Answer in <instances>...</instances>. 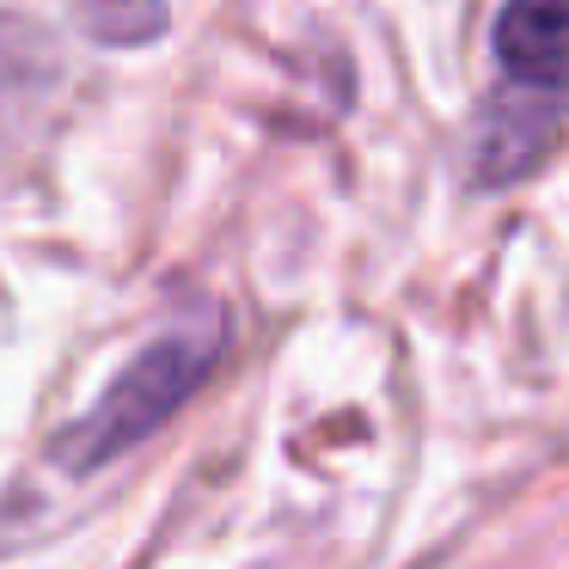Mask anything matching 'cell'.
<instances>
[{
	"label": "cell",
	"mask_w": 569,
	"mask_h": 569,
	"mask_svg": "<svg viewBox=\"0 0 569 569\" xmlns=\"http://www.w3.org/2000/svg\"><path fill=\"white\" fill-rule=\"evenodd\" d=\"M563 99L569 92H545V87H520L502 80L490 92L478 117V136H471V166H478V184H515L520 172L545 160V148L563 129Z\"/></svg>",
	"instance_id": "cell-2"
},
{
	"label": "cell",
	"mask_w": 569,
	"mask_h": 569,
	"mask_svg": "<svg viewBox=\"0 0 569 569\" xmlns=\"http://www.w3.org/2000/svg\"><path fill=\"white\" fill-rule=\"evenodd\" d=\"M62 87V43L26 13H0V166L31 141Z\"/></svg>",
	"instance_id": "cell-3"
},
{
	"label": "cell",
	"mask_w": 569,
	"mask_h": 569,
	"mask_svg": "<svg viewBox=\"0 0 569 569\" xmlns=\"http://www.w3.org/2000/svg\"><path fill=\"white\" fill-rule=\"evenodd\" d=\"M496 62L520 87L569 92V0H508L496 19Z\"/></svg>",
	"instance_id": "cell-4"
},
{
	"label": "cell",
	"mask_w": 569,
	"mask_h": 569,
	"mask_svg": "<svg viewBox=\"0 0 569 569\" xmlns=\"http://www.w3.org/2000/svg\"><path fill=\"white\" fill-rule=\"evenodd\" d=\"M80 26L99 43H141L166 26V0H80Z\"/></svg>",
	"instance_id": "cell-5"
},
{
	"label": "cell",
	"mask_w": 569,
	"mask_h": 569,
	"mask_svg": "<svg viewBox=\"0 0 569 569\" xmlns=\"http://www.w3.org/2000/svg\"><path fill=\"white\" fill-rule=\"evenodd\" d=\"M221 349H227V319L214 307L190 312V319H172L68 429H56L50 459L62 471H99L117 453L141 447L166 417H178L197 398V386L214 373Z\"/></svg>",
	"instance_id": "cell-1"
}]
</instances>
